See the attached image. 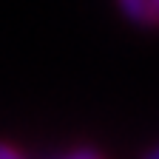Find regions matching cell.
<instances>
[{
	"label": "cell",
	"mask_w": 159,
	"mask_h": 159,
	"mask_svg": "<svg viewBox=\"0 0 159 159\" xmlns=\"http://www.w3.org/2000/svg\"><path fill=\"white\" fill-rule=\"evenodd\" d=\"M0 159H26V156L20 153L14 145H6V142H0Z\"/></svg>",
	"instance_id": "2"
},
{
	"label": "cell",
	"mask_w": 159,
	"mask_h": 159,
	"mask_svg": "<svg viewBox=\"0 0 159 159\" xmlns=\"http://www.w3.org/2000/svg\"><path fill=\"white\" fill-rule=\"evenodd\" d=\"M148 26H159V0H148Z\"/></svg>",
	"instance_id": "3"
},
{
	"label": "cell",
	"mask_w": 159,
	"mask_h": 159,
	"mask_svg": "<svg viewBox=\"0 0 159 159\" xmlns=\"http://www.w3.org/2000/svg\"><path fill=\"white\" fill-rule=\"evenodd\" d=\"M142 159H159V145H156V148H151V151H148Z\"/></svg>",
	"instance_id": "5"
},
{
	"label": "cell",
	"mask_w": 159,
	"mask_h": 159,
	"mask_svg": "<svg viewBox=\"0 0 159 159\" xmlns=\"http://www.w3.org/2000/svg\"><path fill=\"white\" fill-rule=\"evenodd\" d=\"M66 159H99L94 151H74L71 156H66Z\"/></svg>",
	"instance_id": "4"
},
{
	"label": "cell",
	"mask_w": 159,
	"mask_h": 159,
	"mask_svg": "<svg viewBox=\"0 0 159 159\" xmlns=\"http://www.w3.org/2000/svg\"><path fill=\"white\" fill-rule=\"evenodd\" d=\"M119 6L134 23H148V0H119Z\"/></svg>",
	"instance_id": "1"
}]
</instances>
